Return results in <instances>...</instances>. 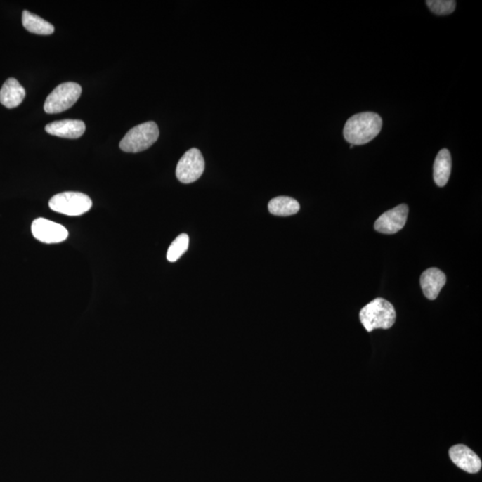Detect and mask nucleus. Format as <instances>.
<instances>
[{
  "label": "nucleus",
  "mask_w": 482,
  "mask_h": 482,
  "mask_svg": "<svg viewBox=\"0 0 482 482\" xmlns=\"http://www.w3.org/2000/svg\"><path fill=\"white\" fill-rule=\"evenodd\" d=\"M426 4L434 14L445 15L452 14L455 11L457 2L454 0H429Z\"/></svg>",
  "instance_id": "obj_17"
},
{
  "label": "nucleus",
  "mask_w": 482,
  "mask_h": 482,
  "mask_svg": "<svg viewBox=\"0 0 482 482\" xmlns=\"http://www.w3.org/2000/svg\"><path fill=\"white\" fill-rule=\"evenodd\" d=\"M268 209L273 216H290L299 212L300 204L292 197H277L270 201Z\"/></svg>",
  "instance_id": "obj_15"
},
{
  "label": "nucleus",
  "mask_w": 482,
  "mask_h": 482,
  "mask_svg": "<svg viewBox=\"0 0 482 482\" xmlns=\"http://www.w3.org/2000/svg\"><path fill=\"white\" fill-rule=\"evenodd\" d=\"M447 282L445 273L438 268H430L422 273L421 287L428 299L434 300Z\"/></svg>",
  "instance_id": "obj_11"
},
{
  "label": "nucleus",
  "mask_w": 482,
  "mask_h": 482,
  "mask_svg": "<svg viewBox=\"0 0 482 482\" xmlns=\"http://www.w3.org/2000/svg\"><path fill=\"white\" fill-rule=\"evenodd\" d=\"M382 128V119L378 114L365 112L353 115L346 121L343 134L349 143L360 146L377 137Z\"/></svg>",
  "instance_id": "obj_1"
},
{
  "label": "nucleus",
  "mask_w": 482,
  "mask_h": 482,
  "mask_svg": "<svg viewBox=\"0 0 482 482\" xmlns=\"http://www.w3.org/2000/svg\"><path fill=\"white\" fill-rule=\"evenodd\" d=\"M204 171V160L200 150L191 148L181 158L176 167V177L181 183L190 184L200 179Z\"/></svg>",
  "instance_id": "obj_6"
},
{
  "label": "nucleus",
  "mask_w": 482,
  "mask_h": 482,
  "mask_svg": "<svg viewBox=\"0 0 482 482\" xmlns=\"http://www.w3.org/2000/svg\"><path fill=\"white\" fill-rule=\"evenodd\" d=\"M449 457L457 467L468 474H477L482 467L481 458L464 445H455L449 449Z\"/></svg>",
  "instance_id": "obj_9"
},
{
  "label": "nucleus",
  "mask_w": 482,
  "mask_h": 482,
  "mask_svg": "<svg viewBox=\"0 0 482 482\" xmlns=\"http://www.w3.org/2000/svg\"><path fill=\"white\" fill-rule=\"evenodd\" d=\"M32 235L46 244L61 243L67 239L68 230L61 224L51 222L45 218H37L32 224Z\"/></svg>",
  "instance_id": "obj_7"
},
{
  "label": "nucleus",
  "mask_w": 482,
  "mask_h": 482,
  "mask_svg": "<svg viewBox=\"0 0 482 482\" xmlns=\"http://www.w3.org/2000/svg\"><path fill=\"white\" fill-rule=\"evenodd\" d=\"M85 124L81 120L57 121L46 125L45 130L48 134L65 138H78L84 135Z\"/></svg>",
  "instance_id": "obj_10"
},
{
  "label": "nucleus",
  "mask_w": 482,
  "mask_h": 482,
  "mask_svg": "<svg viewBox=\"0 0 482 482\" xmlns=\"http://www.w3.org/2000/svg\"><path fill=\"white\" fill-rule=\"evenodd\" d=\"M159 137V129L154 122L137 125L129 131L120 142V148L127 153H138L150 148Z\"/></svg>",
  "instance_id": "obj_3"
},
{
  "label": "nucleus",
  "mask_w": 482,
  "mask_h": 482,
  "mask_svg": "<svg viewBox=\"0 0 482 482\" xmlns=\"http://www.w3.org/2000/svg\"><path fill=\"white\" fill-rule=\"evenodd\" d=\"M354 147H355L354 145H351V146H350V148H353Z\"/></svg>",
  "instance_id": "obj_18"
},
{
  "label": "nucleus",
  "mask_w": 482,
  "mask_h": 482,
  "mask_svg": "<svg viewBox=\"0 0 482 482\" xmlns=\"http://www.w3.org/2000/svg\"><path fill=\"white\" fill-rule=\"evenodd\" d=\"M22 25L32 34L39 35H51L54 32L55 27L46 20L32 14L28 10L22 12Z\"/></svg>",
  "instance_id": "obj_14"
},
{
  "label": "nucleus",
  "mask_w": 482,
  "mask_h": 482,
  "mask_svg": "<svg viewBox=\"0 0 482 482\" xmlns=\"http://www.w3.org/2000/svg\"><path fill=\"white\" fill-rule=\"evenodd\" d=\"M359 317L366 331L372 332L375 329L391 328L397 315L391 303L386 299H376L360 311Z\"/></svg>",
  "instance_id": "obj_2"
},
{
  "label": "nucleus",
  "mask_w": 482,
  "mask_h": 482,
  "mask_svg": "<svg viewBox=\"0 0 482 482\" xmlns=\"http://www.w3.org/2000/svg\"><path fill=\"white\" fill-rule=\"evenodd\" d=\"M26 92L15 78H9L0 90V103L8 108H15L24 101Z\"/></svg>",
  "instance_id": "obj_12"
},
{
  "label": "nucleus",
  "mask_w": 482,
  "mask_h": 482,
  "mask_svg": "<svg viewBox=\"0 0 482 482\" xmlns=\"http://www.w3.org/2000/svg\"><path fill=\"white\" fill-rule=\"evenodd\" d=\"M48 204L54 212L68 216H80L91 210L92 201L84 193H63L52 197Z\"/></svg>",
  "instance_id": "obj_4"
},
{
  "label": "nucleus",
  "mask_w": 482,
  "mask_h": 482,
  "mask_svg": "<svg viewBox=\"0 0 482 482\" xmlns=\"http://www.w3.org/2000/svg\"><path fill=\"white\" fill-rule=\"evenodd\" d=\"M452 160L450 152L448 150H441L436 157L434 167V177L438 187H444L450 177Z\"/></svg>",
  "instance_id": "obj_13"
},
{
  "label": "nucleus",
  "mask_w": 482,
  "mask_h": 482,
  "mask_svg": "<svg viewBox=\"0 0 482 482\" xmlns=\"http://www.w3.org/2000/svg\"><path fill=\"white\" fill-rule=\"evenodd\" d=\"M408 207L399 204L397 207L382 214L376 221L375 230L383 234H395L402 230L407 223Z\"/></svg>",
  "instance_id": "obj_8"
},
{
  "label": "nucleus",
  "mask_w": 482,
  "mask_h": 482,
  "mask_svg": "<svg viewBox=\"0 0 482 482\" xmlns=\"http://www.w3.org/2000/svg\"><path fill=\"white\" fill-rule=\"evenodd\" d=\"M81 85L75 82H65L58 85L45 101L44 110L47 114H58L67 111L81 97Z\"/></svg>",
  "instance_id": "obj_5"
},
{
  "label": "nucleus",
  "mask_w": 482,
  "mask_h": 482,
  "mask_svg": "<svg viewBox=\"0 0 482 482\" xmlns=\"http://www.w3.org/2000/svg\"><path fill=\"white\" fill-rule=\"evenodd\" d=\"M190 239L187 234H181L174 240L167 251V260L171 263L176 262L189 249Z\"/></svg>",
  "instance_id": "obj_16"
}]
</instances>
